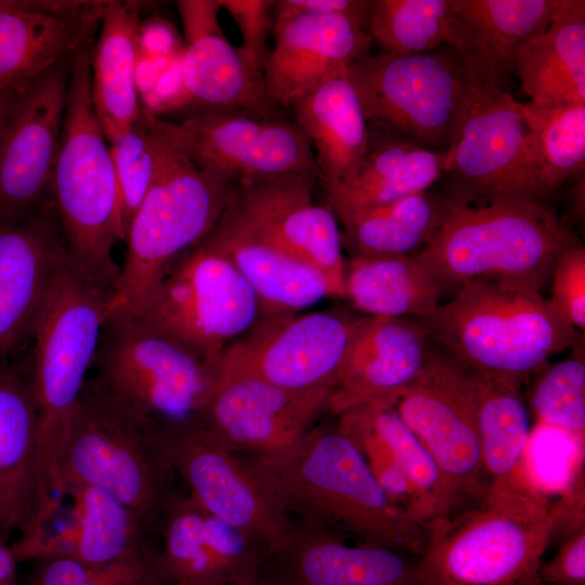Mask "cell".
<instances>
[{
    "instance_id": "34",
    "label": "cell",
    "mask_w": 585,
    "mask_h": 585,
    "mask_svg": "<svg viewBox=\"0 0 585 585\" xmlns=\"http://www.w3.org/2000/svg\"><path fill=\"white\" fill-rule=\"evenodd\" d=\"M474 376L476 425L489 497L533 490L525 471L531 424L521 387Z\"/></svg>"
},
{
    "instance_id": "39",
    "label": "cell",
    "mask_w": 585,
    "mask_h": 585,
    "mask_svg": "<svg viewBox=\"0 0 585 585\" xmlns=\"http://www.w3.org/2000/svg\"><path fill=\"white\" fill-rule=\"evenodd\" d=\"M543 198L584 173L585 104L521 103Z\"/></svg>"
},
{
    "instance_id": "35",
    "label": "cell",
    "mask_w": 585,
    "mask_h": 585,
    "mask_svg": "<svg viewBox=\"0 0 585 585\" xmlns=\"http://www.w3.org/2000/svg\"><path fill=\"white\" fill-rule=\"evenodd\" d=\"M445 291L412 256L350 257L346 264L344 298L367 316L422 318Z\"/></svg>"
},
{
    "instance_id": "47",
    "label": "cell",
    "mask_w": 585,
    "mask_h": 585,
    "mask_svg": "<svg viewBox=\"0 0 585 585\" xmlns=\"http://www.w3.org/2000/svg\"><path fill=\"white\" fill-rule=\"evenodd\" d=\"M182 53L183 49L171 65L158 75L152 91L140 100L142 108L148 114L158 117L160 114L191 105L183 79Z\"/></svg>"
},
{
    "instance_id": "57",
    "label": "cell",
    "mask_w": 585,
    "mask_h": 585,
    "mask_svg": "<svg viewBox=\"0 0 585 585\" xmlns=\"http://www.w3.org/2000/svg\"><path fill=\"white\" fill-rule=\"evenodd\" d=\"M260 582H261V581H260ZM261 583H262V582H261ZM262 584H263V583H262ZM263 585H265V584H263Z\"/></svg>"
},
{
    "instance_id": "12",
    "label": "cell",
    "mask_w": 585,
    "mask_h": 585,
    "mask_svg": "<svg viewBox=\"0 0 585 585\" xmlns=\"http://www.w3.org/2000/svg\"><path fill=\"white\" fill-rule=\"evenodd\" d=\"M446 194L470 205L507 198L543 200L529 127L505 90L470 83L446 150Z\"/></svg>"
},
{
    "instance_id": "10",
    "label": "cell",
    "mask_w": 585,
    "mask_h": 585,
    "mask_svg": "<svg viewBox=\"0 0 585 585\" xmlns=\"http://www.w3.org/2000/svg\"><path fill=\"white\" fill-rule=\"evenodd\" d=\"M346 74L368 133L448 148L471 83L450 47L407 55L368 54L348 65Z\"/></svg>"
},
{
    "instance_id": "46",
    "label": "cell",
    "mask_w": 585,
    "mask_h": 585,
    "mask_svg": "<svg viewBox=\"0 0 585 585\" xmlns=\"http://www.w3.org/2000/svg\"><path fill=\"white\" fill-rule=\"evenodd\" d=\"M540 585H585V529L564 540L538 570Z\"/></svg>"
},
{
    "instance_id": "23",
    "label": "cell",
    "mask_w": 585,
    "mask_h": 585,
    "mask_svg": "<svg viewBox=\"0 0 585 585\" xmlns=\"http://www.w3.org/2000/svg\"><path fill=\"white\" fill-rule=\"evenodd\" d=\"M70 64L55 66L26 91L0 143V221L29 214L50 197Z\"/></svg>"
},
{
    "instance_id": "15",
    "label": "cell",
    "mask_w": 585,
    "mask_h": 585,
    "mask_svg": "<svg viewBox=\"0 0 585 585\" xmlns=\"http://www.w3.org/2000/svg\"><path fill=\"white\" fill-rule=\"evenodd\" d=\"M360 317L343 310L261 316L221 352L216 385L250 377L294 390H333Z\"/></svg>"
},
{
    "instance_id": "18",
    "label": "cell",
    "mask_w": 585,
    "mask_h": 585,
    "mask_svg": "<svg viewBox=\"0 0 585 585\" xmlns=\"http://www.w3.org/2000/svg\"><path fill=\"white\" fill-rule=\"evenodd\" d=\"M337 427L362 454L388 495L427 525L459 511L435 461L396 412L382 400L349 407Z\"/></svg>"
},
{
    "instance_id": "8",
    "label": "cell",
    "mask_w": 585,
    "mask_h": 585,
    "mask_svg": "<svg viewBox=\"0 0 585 585\" xmlns=\"http://www.w3.org/2000/svg\"><path fill=\"white\" fill-rule=\"evenodd\" d=\"M229 185L193 164L170 141L126 234L127 253L105 321L133 311L166 269L207 235L223 210Z\"/></svg>"
},
{
    "instance_id": "54",
    "label": "cell",
    "mask_w": 585,
    "mask_h": 585,
    "mask_svg": "<svg viewBox=\"0 0 585 585\" xmlns=\"http://www.w3.org/2000/svg\"><path fill=\"white\" fill-rule=\"evenodd\" d=\"M5 511L0 503V538L5 540L12 533Z\"/></svg>"
},
{
    "instance_id": "42",
    "label": "cell",
    "mask_w": 585,
    "mask_h": 585,
    "mask_svg": "<svg viewBox=\"0 0 585 585\" xmlns=\"http://www.w3.org/2000/svg\"><path fill=\"white\" fill-rule=\"evenodd\" d=\"M580 343L578 337L573 353L535 375L532 406L540 424L562 430L584 444L585 359Z\"/></svg>"
},
{
    "instance_id": "2",
    "label": "cell",
    "mask_w": 585,
    "mask_h": 585,
    "mask_svg": "<svg viewBox=\"0 0 585 585\" xmlns=\"http://www.w3.org/2000/svg\"><path fill=\"white\" fill-rule=\"evenodd\" d=\"M112 292L67 256L37 318L26 370L38 414L34 508L58 491V461L73 412L93 368Z\"/></svg>"
},
{
    "instance_id": "30",
    "label": "cell",
    "mask_w": 585,
    "mask_h": 585,
    "mask_svg": "<svg viewBox=\"0 0 585 585\" xmlns=\"http://www.w3.org/2000/svg\"><path fill=\"white\" fill-rule=\"evenodd\" d=\"M144 5L133 0H106L92 46V104L109 144L128 131L143 110L134 86V65Z\"/></svg>"
},
{
    "instance_id": "16",
    "label": "cell",
    "mask_w": 585,
    "mask_h": 585,
    "mask_svg": "<svg viewBox=\"0 0 585 585\" xmlns=\"http://www.w3.org/2000/svg\"><path fill=\"white\" fill-rule=\"evenodd\" d=\"M156 433L172 470L200 508L259 542L270 555L284 542L291 525L289 516L248 460L195 420L156 421Z\"/></svg>"
},
{
    "instance_id": "48",
    "label": "cell",
    "mask_w": 585,
    "mask_h": 585,
    "mask_svg": "<svg viewBox=\"0 0 585 585\" xmlns=\"http://www.w3.org/2000/svg\"><path fill=\"white\" fill-rule=\"evenodd\" d=\"M369 2L370 0H273L271 14L274 24L300 14H342L358 21L366 29Z\"/></svg>"
},
{
    "instance_id": "20",
    "label": "cell",
    "mask_w": 585,
    "mask_h": 585,
    "mask_svg": "<svg viewBox=\"0 0 585 585\" xmlns=\"http://www.w3.org/2000/svg\"><path fill=\"white\" fill-rule=\"evenodd\" d=\"M106 0H0V91L25 94L93 44Z\"/></svg>"
},
{
    "instance_id": "32",
    "label": "cell",
    "mask_w": 585,
    "mask_h": 585,
    "mask_svg": "<svg viewBox=\"0 0 585 585\" xmlns=\"http://www.w3.org/2000/svg\"><path fill=\"white\" fill-rule=\"evenodd\" d=\"M523 91L540 104H585V1L563 0L549 25L515 60Z\"/></svg>"
},
{
    "instance_id": "9",
    "label": "cell",
    "mask_w": 585,
    "mask_h": 585,
    "mask_svg": "<svg viewBox=\"0 0 585 585\" xmlns=\"http://www.w3.org/2000/svg\"><path fill=\"white\" fill-rule=\"evenodd\" d=\"M93 369L109 393L158 422L194 420L217 382L214 362L128 313L105 321Z\"/></svg>"
},
{
    "instance_id": "52",
    "label": "cell",
    "mask_w": 585,
    "mask_h": 585,
    "mask_svg": "<svg viewBox=\"0 0 585 585\" xmlns=\"http://www.w3.org/2000/svg\"><path fill=\"white\" fill-rule=\"evenodd\" d=\"M24 94L0 91V143L18 113Z\"/></svg>"
},
{
    "instance_id": "29",
    "label": "cell",
    "mask_w": 585,
    "mask_h": 585,
    "mask_svg": "<svg viewBox=\"0 0 585 585\" xmlns=\"http://www.w3.org/2000/svg\"><path fill=\"white\" fill-rule=\"evenodd\" d=\"M368 135L358 171L346 181L324 186L327 206L339 221L428 191L443 177L446 151L392 135Z\"/></svg>"
},
{
    "instance_id": "37",
    "label": "cell",
    "mask_w": 585,
    "mask_h": 585,
    "mask_svg": "<svg viewBox=\"0 0 585 585\" xmlns=\"http://www.w3.org/2000/svg\"><path fill=\"white\" fill-rule=\"evenodd\" d=\"M74 503L76 521L68 559L101 564L156 555L158 536L136 514L96 486H62Z\"/></svg>"
},
{
    "instance_id": "28",
    "label": "cell",
    "mask_w": 585,
    "mask_h": 585,
    "mask_svg": "<svg viewBox=\"0 0 585 585\" xmlns=\"http://www.w3.org/2000/svg\"><path fill=\"white\" fill-rule=\"evenodd\" d=\"M203 240L243 275L258 298L261 316L299 313L332 297L317 270L262 240L223 211Z\"/></svg>"
},
{
    "instance_id": "5",
    "label": "cell",
    "mask_w": 585,
    "mask_h": 585,
    "mask_svg": "<svg viewBox=\"0 0 585 585\" xmlns=\"http://www.w3.org/2000/svg\"><path fill=\"white\" fill-rule=\"evenodd\" d=\"M92 46L70 64L50 196L72 263L113 296L120 278L113 251L122 235L110 146L92 104Z\"/></svg>"
},
{
    "instance_id": "13",
    "label": "cell",
    "mask_w": 585,
    "mask_h": 585,
    "mask_svg": "<svg viewBox=\"0 0 585 585\" xmlns=\"http://www.w3.org/2000/svg\"><path fill=\"white\" fill-rule=\"evenodd\" d=\"M380 400L392 406L431 455L459 511L489 498L476 425V376L470 369L431 341L417 380Z\"/></svg>"
},
{
    "instance_id": "27",
    "label": "cell",
    "mask_w": 585,
    "mask_h": 585,
    "mask_svg": "<svg viewBox=\"0 0 585 585\" xmlns=\"http://www.w3.org/2000/svg\"><path fill=\"white\" fill-rule=\"evenodd\" d=\"M563 0H453L450 47L469 81L503 89L515 72L518 48L543 31Z\"/></svg>"
},
{
    "instance_id": "44",
    "label": "cell",
    "mask_w": 585,
    "mask_h": 585,
    "mask_svg": "<svg viewBox=\"0 0 585 585\" xmlns=\"http://www.w3.org/2000/svg\"><path fill=\"white\" fill-rule=\"evenodd\" d=\"M273 0H221L236 23L242 43L237 49L247 66L263 79V70L269 57L268 39L274 30L271 14Z\"/></svg>"
},
{
    "instance_id": "50",
    "label": "cell",
    "mask_w": 585,
    "mask_h": 585,
    "mask_svg": "<svg viewBox=\"0 0 585 585\" xmlns=\"http://www.w3.org/2000/svg\"><path fill=\"white\" fill-rule=\"evenodd\" d=\"M183 49V38L169 21L150 16L141 21L138 31V51L152 57L174 56Z\"/></svg>"
},
{
    "instance_id": "4",
    "label": "cell",
    "mask_w": 585,
    "mask_h": 585,
    "mask_svg": "<svg viewBox=\"0 0 585 585\" xmlns=\"http://www.w3.org/2000/svg\"><path fill=\"white\" fill-rule=\"evenodd\" d=\"M417 320L473 374L520 387L580 337L540 291L485 280L460 285Z\"/></svg>"
},
{
    "instance_id": "53",
    "label": "cell",
    "mask_w": 585,
    "mask_h": 585,
    "mask_svg": "<svg viewBox=\"0 0 585 585\" xmlns=\"http://www.w3.org/2000/svg\"><path fill=\"white\" fill-rule=\"evenodd\" d=\"M16 563L11 546L0 538V585H17Z\"/></svg>"
},
{
    "instance_id": "21",
    "label": "cell",
    "mask_w": 585,
    "mask_h": 585,
    "mask_svg": "<svg viewBox=\"0 0 585 585\" xmlns=\"http://www.w3.org/2000/svg\"><path fill=\"white\" fill-rule=\"evenodd\" d=\"M67 256L51 196L29 214L0 221V368L30 342L53 274Z\"/></svg>"
},
{
    "instance_id": "55",
    "label": "cell",
    "mask_w": 585,
    "mask_h": 585,
    "mask_svg": "<svg viewBox=\"0 0 585 585\" xmlns=\"http://www.w3.org/2000/svg\"><path fill=\"white\" fill-rule=\"evenodd\" d=\"M172 585H261L260 582L258 583H205V582H194V581H181L177 582Z\"/></svg>"
},
{
    "instance_id": "31",
    "label": "cell",
    "mask_w": 585,
    "mask_h": 585,
    "mask_svg": "<svg viewBox=\"0 0 585 585\" xmlns=\"http://www.w3.org/2000/svg\"><path fill=\"white\" fill-rule=\"evenodd\" d=\"M309 140L323 186L351 178L368 148V127L346 69L321 82L290 106Z\"/></svg>"
},
{
    "instance_id": "45",
    "label": "cell",
    "mask_w": 585,
    "mask_h": 585,
    "mask_svg": "<svg viewBox=\"0 0 585 585\" xmlns=\"http://www.w3.org/2000/svg\"><path fill=\"white\" fill-rule=\"evenodd\" d=\"M549 302L560 317L577 332L585 329V248L582 244L564 250L551 274Z\"/></svg>"
},
{
    "instance_id": "38",
    "label": "cell",
    "mask_w": 585,
    "mask_h": 585,
    "mask_svg": "<svg viewBox=\"0 0 585 585\" xmlns=\"http://www.w3.org/2000/svg\"><path fill=\"white\" fill-rule=\"evenodd\" d=\"M182 73L191 104L209 110L278 112L263 79L245 63L225 36H208L183 44Z\"/></svg>"
},
{
    "instance_id": "40",
    "label": "cell",
    "mask_w": 585,
    "mask_h": 585,
    "mask_svg": "<svg viewBox=\"0 0 585 585\" xmlns=\"http://www.w3.org/2000/svg\"><path fill=\"white\" fill-rule=\"evenodd\" d=\"M366 30L382 53L432 52L454 41L453 0H370Z\"/></svg>"
},
{
    "instance_id": "25",
    "label": "cell",
    "mask_w": 585,
    "mask_h": 585,
    "mask_svg": "<svg viewBox=\"0 0 585 585\" xmlns=\"http://www.w3.org/2000/svg\"><path fill=\"white\" fill-rule=\"evenodd\" d=\"M430 347L417 318L361 316L337 370L328 411L337 415L404 391L425 369Z\"/></svg>"
},
{
    "instance_id": "24",
    "label": "cell",
    "mask_w": 585,
    "mask_h": 585,
    "mask_svg": "<svg viewBox=\"0 0 585 585\" xmlns=\"http://www.w3.org/2000/svg\"><path fill=\"white\" fill-rule=\"evenodd\" d=\"M265 585H420L418 558L385 547L350 545L343 535L291 522L269 556Z\"/></svg>"
},
{
    "instance_id": "36",
    "label": "cell",
    "mask_w": 585,
    "mask_h": 585,
    "mask_svg": "<svg viewBox=\"0 0 585 585\" xmlns=\"http://www.w3.org/2000/svg\"><path fill=\"white\" fill-rule=\"evenodd\" d=\"M455 199L416 193L341 220L342 248L350 257L413 256L433 236Z\"/></svg>"
},
{
    "instance_id": "11",
    "label": "cell",
    "mask_w": 585,
    "mask_h": 585,
    "mask_svg": "<svg viewBox=\"0 0 585 585\" xmlns=\"http://www.w3.org/2000/svg\"><path fill=\"white\" fill-rule=\"evenodd\" d=\"M128 314L214 362L261 317L238 270L203 239L179 256Z\"/></svg>"
},
{
    "instance_id": "19",
    "label": "cell",
    "mask_w": 585,
    "mask_h": 585,
    "mask_svg": "<svg viewBox=\"0 0 585 585\" xmlns=\"http://www.w3.org/2000/svg\"><path fill=\"white\" fill-rule=\"evenodd\" d=\"M330 388L294 390L261 379L219 381L194 419L231 451L269 453L297 441L328 411Z\"/></svg>"
},
{
    "instance_id": "33",
    "label": "cell",
    "mask_w": 585,
    "mask_h": 585,
    "mask_svg": "<svg viewBox=\"0 0 585 585\" xmlns=\"http://www.w3.org/2000/svg\"><path fill=\"white\" fill-rule=\"evenodd\" d=\"M38 414L21 367L0 368V503L12 531H22L35 502Z\"/></svg>"
},
{
    "instance_id": "1",
    "label": "cell",
    "mask_w": 585,
    "mask_h": 585,
    "mask_svg": "<svg viewBox=\"0 0 585 585\" xmlns=\"http://www.w3.org/2000/svg\"><path fill=\"white\" fill-rule=\"evenodd\" d=\"M247 460L288 516L360 544L424 554L429 528L388 495L337 425L313 426L290 445Z\"/></svg>"
},
{
    "instance_id": "3",
    "label": "cell",
    "mask_w": 585,
    "mask_h": 585,
    "mask_svg": "<svg viewBox=\"0 0 585 585\" xmlns=\"http://www.w3.org/2000/svg\"><path fill=\"white\" fill-rule=\"evenodd\" d=\"M581 242L543 200L454 202L431 239L412 257L446 291L474 281L540 291L558 257Z\"/></svg>"
},
{
    "instance_id": "51",
    "label": "cell",
    "mask_w": 585,
    "mask_h": 585,
    "mask_svg": "<svg viewBox=\"0 0 585 585\" xmlns=\"http://www.w3.org/2000/svg\"><path fill=\"white\" fill-rule=\"evenodd\" d=\"M158 75L151 58L138 51L134 65V86L140 100L152 91Z\"/></svg>"
},
{
    "instance_id": "26",
    "label": "cell",
    "mask_w": 585,
    "mask_h": 585,
    "mask_svg": "<svg viewBox=\"0 0 585 585\" xmlns=\"http://www.w3.org/2000/svg\"><path fill=\"white\" fill-rule=\"evenodd\" d=\"M275 44L263 84L276 107L298 99L355 60L368 55L373 39L358 21L342 14H300L274 24Z\"/></svg>"
},
{
    "instance_id": "6",
    "label": "cell",
    "mask_w": 585,
    "mask_h": 585,
    "mask_svg": "<svg viewBox=\"0 0 585 585\" xmlns=\"http://www.w3.org/2000/svg\"><path fill=\"white\" fill-rule=\"evenodd\" d=\"M552 503L534 491L491 496L429 525L420 585H540Z\"/></svg>"
},
{
    "instance_id": "14",
    "label": "cell",
    "mask_w": 585,
    "mask_h": 585,
    "mask_svg": "<svg viewBox=\"0 0 585 585\" xmlns=\"http://www.w3.org/2000/svg\"><path fill=\"white\" fill-rule=\"evenodd\" d=\"M162 126L176 148L229 184L296 176L320 180L309 140L278 112H199Z\"/></svg>"
},
{
    "instance_id": "7",
    "label": "cell",
    "mask_w": 585,
    "mask_h": 585,
    "mask_svg": "<svg viewBox=\"0 0 585 585\" xmlns=\"http://www.w3.org/2000/svg\"><path fill=\"white\" fill-rule=\"evenodd\" d=\"M58 493L80 483L106 491L157 535L174 487L172 470L157 438L156 421L88 378L73 412L58 461Z\"/></svg>"
},
{
    "instance_id": "17",
    "label": "cell",
    "mask_w": 585,
    "mask_h": 585,
    "mask_svg": "<svg viewBox=\"0 0 585 585\" xmlns=\"http://www.w3.org/2000/svg\"><path fill=\"white\" fill-rule=\"evenodd\" d=\"M315 176L229 185L223 212L262 240L317 270L332 297L344 298L347 260L338 219L314 202Z\"/></svg>"
},
{
    "instance_id": "41",
    "label": "cell",
    "mask_w": 585,
    "mask_h": 585,
    "mask_svg": "<svg viewBox=\"0 0 585 585\" xmlns=\"http://www.w3.org/2000/svg\"><path fill=\"white\" fill-rule=\"evenodd\" d=\"M125 242L131 220L151 188L170 147L162 119L142 110L131 128L109 144Z\"/></svg>"
},
{
    "instance_id": "43",
    "label": "cell",
    "mask_w": 585,
    "mask_h": 585,
    "mask_svg": "<svg viewBox=\"0 0 585 585\" xmlns=\"http://www.w3.org/2000/svg\"><path fill=\"white\" fill-rule=\"evenodd\" d=\"M157 554L101 564L68 558L39 560L25 585H168Z\"/></svg>"
},
{
    "instance_id": "49",
    "label": "cell",
    "mask_w": 585,
    "mask_h": 585,
    "mask_svg": "<svg viewBox=\"0 0 585 585\" xmlns=\"http://www.w3.org/2000/svg\"><path fill=\"white\" fill-rule=\"evenodd\" d=\"M177 6L182 22L183 44L208 36H225L219 23L221 0H180Z\"/></svg>"
},
{
    "instance_id": "22",
    "label": "cell",
    "mask_w": 585,
    "mask_h": 585,
    "mask_svg": "<svg viewBox=\"0 0 585 585\" xmlns=\"http://www.w3.org/2000/svg\"><path fill=\"white\" fill-rule=\"evenodd\" d=\"M157 564L168 585L181 581L258 583L268 549L176 490L162 510Z\"/></svg>"
},
{
    "instance_id": "56",
    "label": "cell",
    "mask_w": 585,
    "mask_h": 585,
    "mask_svg": "<svg viewBox=\"0 0 585 585\" xmlns=\"http://www.w3.org/2000/svg\"><path fill=\"white\" fill-rule=\"evenodd\" d=\"M261 585H263L261 582H260Z\"/></svg>"
}]
</instances>
